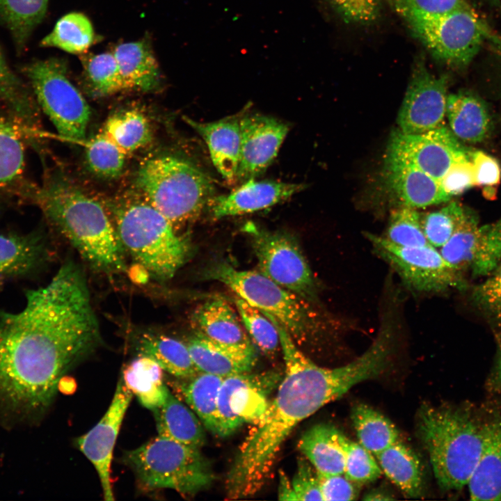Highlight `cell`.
Listing matches in <instances>:
<instances>
[{
    "mask_svg": "<svg viewBox=\"0 0 501 501\" xmlns=\"http://www.w3.org/2000/svg\"><path fill=\"white\" fill-rule=\"evenodd\" d=\"M101 132L127 155L149 144L152 136L147 117L134 109L113 113L106 119Z\"/></svg>",
    "mask_w": 501,
    "mask_h": 501,
    "instance_id": "74e56055",
    "label": "cell"
},
{
    "mask_svg": "<svg viewBox=\"0 0 501 501\" xmlns=\"http://www.w3.org/2000/svg\"><path fill=\"white\" fill-rule=\"evenodd\" d=\"M383 237L401 246L430 245L422 228L421 214L416 209L403 205L391 212Z\"/></svg>",
    "mask_w": 501,
    "mask_h": 501,
    "instance_id": "ee69618b",
    "label": "cell"
},
{
    "mask_svg": "<svg viewBox=\"0 0 501 501\" xmlns=\"http://www.w3.org/2000/svg\"><path fill=\"white\" fill-rule=\"evenodd\" d=\"M224 377L198 372L174 383L188 406L196 414L202 424L216 434V411L218 390Z\"/></svg>",
    "mask_w": 501,
    "mask_h": 501,
    "instance_id": "e575fe53",
    "label": "cell"
},
{
    "mask_svg": "<svg viewBox=\"0 0 501 501\" xmlns=\"http://www.w3.org/2000/svg\"><path fill=\"white\" fill-rule=\"evenodd\" d=\"M204 276L225 285L238 297L274 317L294 340H305L318 328L315 315L302 298L259 271L239 270L222 261L207 267Z\"/></svg>",
    "mask_w": 501,
    "mask_h": 501,
    "instance_id": "9c48e42d",
    "label": "cell"
},
{
    "mask_svg": "<svg viewBox=\"0 0 501 501\" xmlns=\"http://www.w3.org/2000/svg\"><path fill=\"white\" fill-rule=\"evenodd\" d=\"M440 248L443 258L461 272L488 276L501 261V216L480 225L476 214L467 208L452 236Z\"/></svg>",
    "mask_w": 501,
    "mask_h": 501,
    "instance_id": "5bb4252c",
    "label": "cell"
},
{
    "mask_svg": "<svg viewBox=\"0 0 501 501\" xmlns=\"http://www.w3.org/2000/svg\"><path fill=\"white\" fill-rule=\"evenodd\" d=\"M29 129L0 105V193L27 198L33 184L25 180L24 134Z\"/></svg>",
    "mask_w": 501,
    "mask_h": 501,
    "instance_id": "7402d4cb",
    "label": "cell"
},
{
    "mask_svg": "<svg viewBox=\"0 0 501 501\" xmlns=\"http://www.w3.org/2000/svg\"><path fill=\"white\" fill-rule=\"evenodd\" d=\"M35 100L64 139L84 143L90 122V106L67 75L65 61L51 57L19 67Z\"/></svg>",
    "mask_w": 501,
    "mask_h": 501,
    "instance_id": "ba28073f",
    "label": "cell"
},
{
    "mask_svg": "<svg viewBox=\"0 0 501 501\" xmlns=\"http://www.w3.org/2000/svg\"><path fill=\"white\" fill-rule=\"evenodd\" d=\"M196 333L225 347L256 352L237 314L222 299H214L198 306L191 316Z\"/></svg>",
    "mask_w": 501,
    "mask_h": 501,
    "instance_id": "603a6c76",
    "label": "cell"
},
{
    "mask_svg": "<svg viewBox=\"0 0 501 501\" xmlns=\"http://www.w3.org/2000/svg\"><path fill=\"white\" fill-rule=\"evenodd\" d=\"M470 157L474 167L475 185L491 187L499 184L501 168L494 157L481 150L471 152Z\"/></svg>",
    "mask_w": 501,
    "mask_h": 501,
    "instance_id": "f5cc1de1",
    "label": "cell"
},
{
    "mask_svg": "<svg viewBox=\"0 0 501 501\" xmlns=\"http://www.w3.org/2000/svg\"><path fill=\"white\" fill-rule=\"evenodd\" d=\"M84 72L95 95L106 97L125 90L113 53L93 55L84 63Z\"/></svg>",
    "mask_w": 501,
    "mask_h": 501,
    "instance_id": "7bdbcfd3",
    "label": "cell"
},
{
    "mask_svg": "<svg viewBox=\"0 0 501 501\" xmlns=\"http://www.w3.org/2000/svg\"><path fill=\"white\" fill-rule=\"evenodd\" d=\"M0 103L26 128H38V107L25 79L10 66L0 45Z\"/></svg>",
    "mask_w": 501,
    "mask_h": 501,
    "instance_id": "d6a6232c",
    "label": "cell"
},
{
    "mask_svg": "<svg viewBox=\"0 0 501 501\" xmlns=\"http://www.w3.org/2000/svg\"><path fill=\"white\" fill-rule=\"evenodd\" d=\"M334 435L344 455V474L347 478L361 485L374 482L381 476L382 470L372 453L336 428Z\"/></svg>",
    "mask_w": 501,
    "mask_h": 501,
    "instance_id": "60d3db41",
    "label": "cell"
},
{
    "mask_svg": "<svg viewBox=\"0 0 501 501\" xmlns=\"http://www.w3.org/2000/svg\"><path fill=\"white\" fill-rule=\"evenodd\" d=\"M318 476L324 501L354 500L358 498V485L347 478L344 474L331 475L318 474Z\"/></svg>",
    "mask_w": 501,
    "mask_h": 501,
    "instance_id": "816d5d0a",
    "label": "cell"
},
{
    "mask_svg": "<svg viewBox=\"0 0 501 501\" xmlns=\"http://www.w3.org/2000/svg\"><path fill=\"white\" fill-rule=\"evenodd\" d=\"M241 114L207 122L182 116L184 122L203 139L215 168L229 182L237 180L241 152Z\"/></svg>",
    "mask_w": 501,
    "mask_h": 501,
    "instance_id": "44dd1931",
    "label": "cell"
},
{
    "mask_svg": "<svg viewBox=\"0 0 501 501\" xmlns=\"http://www.w3.org/2000/svg\"><path fill=\"white\" fill-rule=\"evenodd\" d=\"M404 20L436 59L452 67L467 65L491 34L470 7Z\"/></svg>",
    "mask_w": 501,
    "mask_h": 501,
    "instance_id": "30bf717a",
    "label": "cell"
},
{
    "mask_svg": "<svg viewBox=\"0 0 501 501\" xmlns=\"http://www.w3.org/2000/svg\"><path fill=\"white\" fill-rule=\"evenodd\" d=\"M234 302L241 323L253 343L270 357L281 351L278 328L270 318L238 296Z\"/></svg>",
    "mask_w": 501,
    "mask_h": 501,
    "instance_id": "ab89813d",
    "label": "cell"
},
{
    "mask_svg": "<svg viewBox=\"0 0 501 501\" xmlns=\"http://www.w3.org/2000/svg\"><path fill=\"white\" fill-rule=\"evenodd\" d=\"M152 411L159 436L193 448L200 449L204 445L202 423L169 389L162 404Z\"/></svg>",
    "mask_w": 501,
    "mask_h": 501,
    "instance_id": "4316f807",
    "label": "cell"
},
{
    "mask_svg": "<svg viewBox=\"0 0 501 501\" xmlns=\"http://www.w3.org/2000/svg\"><path fill=\"white\" fill-rule=\"evenodd\" d=\"M447 81L427 69L423 62L415 66L397 122L405 134H422L443 125L446 113Z\"/></svg>",
    "mask_w": 501,
    "mask_h": 501,
    "instance_id": "2e32d148",
    "label": "cell"
},
{
    "mask_svg": "<svg viewBox=\"0 0 501 501\" xmlns=\"http://www.w3.org/2000/svg\"><path fill=\"white\" fill-rule=\"evenodd\" d=\"M386 477L405 495H423L424 477L421 462L415 453L401 440L375 455Z\"/></svg>",
    "mask_w": 501,
    "mask_h": 501,
    "instance_id": "4dcf8cb0",
    "label": "cell"
},
{
    "mask_svg": "<svg viewBox=\"0 0 501 501\" xmlns=\"http://www.w3.org/2000/svg\"><path fill=\"white\" fill-rule=\"evenodd\" d=\"M470 152L443 124L422 134L395 130L390 136L387 156L411 164L440 181L453 163L470 157Z\"/></svg>",
    "mask_w": 501,
    "mask_h": 501,
    "instance_id": "9a60e30c",
    "label": "cell"
},
{
    "mask_svg": "<svg viewBox=\"0 0 501 501\" xmlns=\"http://www.w3.org/2000/svg\"><path fill=\"white\" fill-rule=\"evenodd\" d=\"M386 491L381 489H374L365 495L363 500H393L394 498Z\"/></svg>",
    "mask_w": 501,
    "mask_h": 501,
    "instance_id": "11a10c76",
    "label": "cell"
},
{
    "mask_svg": "<svg viewBox=\"0 0 501 501\" xmlns=\"http://www.w3.org/2000/svg\"><path fill=\"white\" fill-rule=\"evenodd\" d=\"M134 184L139 197L177 230L200 215L215 191L207 173L187 159L171 153L145 159L136 172Z\"/></svg>",
    "mask_w": 501,
    "mask_h": 501,
    "instance_id": "8992f818",
    "label": "cell"
},
{
    "mask_svg": "<svg viewBox=\"0 0 501 501\" xmlns=\"http://www.w3.org/2000/svg\"><path fill=\"white\" fill-rule=\"evenodd\" d=\"M28 199L93 270L108 275L126 271L125 251L100 202L56 174L33 185Z\"/></svg>",
    "mask_w": 501,
    "mask_h": 501,
    "instance_id": "3957f363",
    "label": "cell"
},
{
    "mask_svg": "<svg viewBox=\"0 0 501 501\" xmlns=\"http://www.w3.org/2000/svg\"><path fill=\"white\" fill-rule=\"evenodd\" d=\"M304 188L302 184L252 178L229 193L214 196L209 206L216 219L244 215L286 200Z\"/></svg>",
    "mask_w": 501,
    "mask_h": 501,
    "instance_id": "d6986e66",
    "label": "cell"
},
{
    "mask_svg": "<svg viewBox=\"0 0 501 501\" xmlns=\"http://www.w3.org/2000/svg\"><path fill=\"white\" fill-rule=\"evenodd\" d=\"M125 90L152 92L159 88L161 74L150 45L144 40L122 43L113 51Z\"/></svg>",
    "mask_w": 501,
    "mask_h": 501,
    "instance_id": "83f0119b",
    "label": "cell"
},
{
    "mask_svg": "<svg viewBox=\"0 0 501 501\" xmlns=\"http://www.w3.org/2000/svg\"><path fill=\"white\" fill-rule=\"evenodd\" d=\"M264 314L278 328L285 372L275 397L253 423L227 474L230 499L251 496L262 488L283 442L299 423L354 385L379 376L388 367L384 353L374 345L343 366H319L298 348L283 324Z\"/></svg>",
    "mask_w": 501,
    "mask_h": 501,
    "instance_id": "7a4b0ae2",
    "label": "cell"
},
{
    "mask_svg": "<svg viewBox=\"0 0 501 501\" xmlns=\"http://www.w3.org/2000/svg\"><path fill=\"white\" fill-rule=\"evenodd\" d=\"M89 19L81 13H70L61 17L53 30L41 40L43 47H55L70 54L86 51L95 42Z\"/></svg>",
    "mask_w": 501,
    "mask_h": 501,
    "instance_id": "f35d334b",
    "label": "cell"
},
{
    "mask_svg": "<svg viewBox=\"0 0 501 501\" xmlns=\"http://www.w3.org/2000/svg\"><path fill=\"white\" fill-rule=\"evenodd\" d=\"M485 422L462 406L424 404L419 409L418 436L442 489L468 484L482 453Z\"/></svg>",
    "mask_w": 501,
    "mask_h": 501,
    "instance_id": "277c9868",
    "label": "cell"
},
{
    "mask_svg": "<svg viewBox=\"0 0 501 501\" xmlns=\"http://www.w3.org/2000/svg\"><path fill=\"white\" fill-rule=\"evenodd\" d=\"M19 312L0 311V405L43 411L65 373L102 344L86 276L65 262L45 286L26 292Z\"/></svg>",
    "mask_w": 501,
    "mask_h": 501,
    "instance_id": "6da1fadb",
    "label": "cell"
},
{
    "mask_svg": "<svg viewBox=\"0 0 501 501\" xmlns=\"http://www.w3.org/2000/svg\"><path fill=\"white\" fill-rule=\"evenodd\" d=\"M133 342L138 355L152 359L164 371L177 379L189 377L199 372L186 344L175 338L143 331L136 333Z\"/></svg>",
    "mask_w": 501,
    "mask_h": 501,
    "instance_id": "f1b7e54d",
    "label": "cell"
},
{
    "mask_svg": "<svg viewBox=\"0 0 501 501\" xmlns=\"http://www.w3.org/2000/svg\"><path fill=\"white\" fill-rule=\"evenodd\" d=\"M467 207L452 202L438 210L421 214V225L429 244L441 248L447 242L462 220Z\"/></svg>",
    "mask_w": 501,
    "mask_h": 501,
    "instance_id": "f6af8a7d",
    "label": "cell"
},
{
    "mask_svg": "<svg viewBox=\"0 0 501 501\" xmlns=\"http://www.w3.org/2000/svg\"><path fill=\"white\" fill-rule=\"evenodd\" d=\"M491 1L493 2H495V3L498 1V0H491Z\"/></svg>",
    "mask_w": 501,
    "mask_h": 501,
    "instance_id": "6f0895ef",
    "label": "cell"
},
{
    "mask_svg": "<svg viewBox=\"0 0 501 501\" xmlns=\"http://www.w3.org/2000/svg\"><path fill=\"white\" fill-rule=\"evenodd\" d=\"M132 397V392L127 388L121 378L104 415L95 426L77 440L79 450L91 462L97 471L104 498L106 501L115 500L111 477L113 452Z\"/></svg>",
    "mask_w": 501,
    "mask_h": 501,
    "instance_id": "e0dca14e",
    "label": "cell"
},
{
    "mask_svg": "<svg viewBox=\"0 0 501 501\" xmlns=\"http://www.w3.org/2000/svg\"><path fill=\"white\" fill-rule=\"evenodd\" d=\"M348 24L367 25L380 16L381 0H327Z\"/></svg>",
    "mask_w": 501,
    "mask_h": 501,
    "instance_id": "681fc988",
    "label": "cell"
},
{
    "mask_svg": "<svg viewBox=\"0 0 501 501\" xmlns=\"http://www.w3.org/2000/svg\"><path fill=\"white\" fill-rule=\"evenodd\" d=\"M486 277L473 289L472 301L485 317L501 326V261Z\"/></svg>",
    "mask_w": 501,
    "mask_h": 501,
    "instance_id": "7dc6e473",
    "label": "cell"
},
{
    "mask_svg": "<svg viewBox=\"0 0 501 501\" xmlns=\"http://www.w3.org/2000/svg\"><path fill=\"white\" fill-rule=\"evenodd\" d=\"M84 145L87 166L95 175L113 179L122 173L127 155L102 132Z\"/></svg>",
    "mask_w": 501,
    "mask_h": 501,
    "instance_id": "b9f144b4",
    "label": "cell"
},
{
    "mask_svg": "<svg viewBox=\"0 0 501 501\" xmlns=\"http://www.w3.org/2000/svg\"><path fill=\"white\" fill-rule=\"evenodd\" d=\"M403 19L413 16L440 15L469 8L466 0H387Z\"/></svg>",
    "mask_w": 501,
    "mask_h": 501,
    "instance_id": "c3c4849f",
    "label": "cell"
},
{
    "mask_svg": "<svg viewBox=\"0 0 501 501\" xmlns=\"http://www.w3.org/2000/svg\"><path fill=\"white\" fill-rule=\"evenodd\" d=\"M184 343L199 372L225 377L251 372L256 363V352L221 345L196 333Z\"/></svg>",
    "mask_w": 501,
    "mask_h": 501,
    "instance_id": "484cf974",
    "label": "cell"
},
{
    "mask_svg": "<svg viewBox=\"0 0 501 501\" xmlns=\"http://www.w3.org/2000/svg\"><path fill=\"white\" fill-rule=\"evenodd\" d=\"M440 182L450 196L461 194L475 186V172L471 157L453 163Z\"/></svg>",
    "mask_w": 501,
    "mask_h": 501,
    "instance_id": "f907efd6",
    "label": "cell"
},
{
    "mask_svg": "<svg viewBox=\"0 0 501 501\" xmlns=\"http://www.w3.org/2000/svg\"><path fill=\"white\" fill-rule=\"evenodd\" d=\"M140 484L147 489L168 488L194 495L214 479L209 461L193 448L157 436L124 455Z\"/></svg>",
    "mask_w": 501,
    "mask_h": 501,
    "instance_id": "52a82bcc",
    "label": "cell"
},
{
    "mask_svg": "<svg viewBox=\"0 0 501 501\" xmlns=\"http://www.w3.org/2000/svg\"><path fill=\"white\" fill-rule=\"evenodd\" d=\"M280 381V374L274 372L224 377L217 397L216 434L228 436L244 423L257 421L269 406L268 395Z\"/></svg>",
    "mask_w": 501,
    "mask_h": 501,
    "instance_id": "4fadbf2b",
    "label": "cell"
},
{
    "mask_svg": "<svg viewBox=\"0 0 501 501\" xmlns=\"http://www.w3.org/2000/svg\"><path fill=\"white\" fill-rule=\"evenodd\" d=\"M106 209L125 251L156 280L171 279L191 257L189 237L139 196L109 202Z\"/></svg>",
    "mask_w": 501,
    "mask_h": 501,
    "instance_id": "5b68a950",
    "label": "cell"
},
{
    "mask_svg": "<svg viewBox=\"0 0 501 501\" xmlns=\"http://www.w3.org/2000/svg\"><path fill=\"white\" fill-rule=\"evenodd\" d=\"M50 257L47 239L39 230L0 233V291L8 281L36 273Z\"/></svg>",
    "mask_w": 501,
    "mask_h": 501,
    "instance_id": "ffe728a7",
    "label": "cell"
},
{
    "mask_svg": "<svg viewBox=\"0 0 501 501\" xmlns=\"http://www.w3.org/2000/svg\"><path fill=\"white\" fill-rule=\"evenodd\" d=\"M386 178L401 205L424 208L452 198L440 181L406 161L387 156Z\"/></svg>",
    "mask_w": 501,
    "mask_h": 501,
    "instance_id": "cb8c5ba5",
    "label": "cell"
},
{
    "mask_svg": "<svg viewBox=\"0 0 501 501\" xmlns=\"http://www.w3.org/2000/svg\"><path fill=\"white\" fill-rule=\"evenodd\" d=\"M498 352L491 383L501 391V336L498 338Z\"/></svg>",
    "mask_w": 501,
    "mask_h": 501,
    "instance_id": "db71d44e",
    "label": "cell"
},
{
    "mask_svg": "<svg viewBox=\"0 0 501 501\" xmlns=\"http://www.w3.org/2000/svg\"><path fill=\"white\" fill-rule=\"evenodd\" d=\"M244 229L251 239L260 272L304 300L317 298L313 273L292 235L269 230L252 222Z\"/></svg>",
    "mask_w": 501,
    "mask_h": 501,
    "instance_id": "8fae6325",
    "label": "cell"
},
{
    "mask_svg": "<svg viewBox=\"0 0 501 501\" xmlns=\"http://www.w3.org/2000/svg\"><path fill=\"white\" fill-rule=\"evenodd\" d=\"M283 500H323L319 488V476L306 459L298 461L297 470L285 483L281 491Z\"/></svg>",
    "mask_w": 501,
    "mask_h": 501,
    "instance_id": "bcb514c9",
    "label": "cell"
},
{
    "mask_svg": "<svg viewBox=\"0 0 501 501\" xmlns=\"http://www.w3.org/2000/svg\"><path fill=\"white\" fill-rule=\"evenodd\" d=\"M351 419L358 443L374 456L400 440L395 425L367 404L360 403L353 406Z\"/></svg>",
    "mask_w": 501,
    "mask_h": 501,
    "instance_id": "8d00e7d4",
    "label": "cell"
},
{
    "mask_svg": "<svg viewBox=\"0 0 501 501\" xmlns=\"http://www.w3.org/2000/svg\"><path fill=\"white\" fill-rule=\"evenodd\" d=\"M488 40L491 42V45H493L494 49L498 52L501 61V37L495 36L491 34Z\"/></svg>",
    "mask_w": 501,
    "mask_h": 501,
    "instance_id": "9f6ffc18",
    "label": "cell"
},
{
    "mask_svg": "<svg viewBox=\"0 0 501 501\" xmlns=\"http://www.w3.org/2000/svg\"><path fill=\"white\" fill-rule=\"evenodd\" d=\"M374 252L388 262L411 289L424 293L463 289V272L449 264L436 248L431 246H401L383 236L367 232Z\"/></svg>",
    "mask_w": 501,
    "mask_h": 501,
    "instance_id": "7c38bea8",
    "label": "cell"
},
{
    "mask_svg": "<svg viewBox=\"0 0 501 501\" xmlns=\"http://www.w3.org/2000/svg\"><path fill=\"white\" fill-rule=\"evenodd\" d=\"M335 427L326 423L317 424L301 437L298 448L321 475L344 474L343 453L335 438Z\"/></svg>",
    "mask_w": 501,
    "mask_h": 501,
    "instance_id": "1f68e13d",
    "label": "cell"
},
{
    "mask_svg": "<svg viewBox=\"0 0 501 501\" xmlns=\"http://www.w3.org/2000/svg\"><path fill=\"white\" fill-rule=\"evenodd\" d=\"M467 485L472 500H501V417L486 420L482 453Z\"/></svg>",
    "mask_w": 501,
    "mask_h": 501,
    "instance_id": "d4e9b609",
    "label": "cell"
},
{
    "mask_svg": "<svg viewBox=\"0 0 501 501\" xmlns=\"http://www.w3.org/2000/svg\"><path fill=\"white\" fill-rule=\"evenodd\" d=\"M49 0H0V24L10 35L16 53L25 51L31 36L42 22Z\"/></svg>",
    "mask_w": 501,
    "mask_h": 501,
    "instance_id": "836d02e7",
    "label": "cell"
},
{
    "mask_svg": "<svg viewBox=\"0 0 501 501\" xmlns=\"http://www.w3.org/2000/svg\"><path fill=\"white\" fill-rule=\"evenodd\" d=\"M241 152L237 180L244 182L263 174L285 139L289 124L261 113H244L240 118Z\"/></svg>",
    "mask_w": 501,
    "mask_h": 501,
    "instance_id": "ac0fdd59",
    "label": "cell"
},
{
    "mask_svg": "<svg viewBox=\"0 0 501 501\" xmlns=\"http://www.w3.org/2000/svg\"><path fill=\"white\" fill-rule=\"evenodd\" d=\"M445 114L450 130L463 141L481 142L489 133L491 120L488 109L473 95L458 93L447 95Z\"/></svg>",
    "mask_w": 501,
    "mask_h": 501,
    "instance_id": "f546056e",
    "label": "cell"
},
{
    "mask_svg": "<svg viewBox=\"0 0 501 501\" xmlns=\"http://www.w3.org/2000/svg\"><path fill=\"white\" fill-rule=\"evenodd\" d=\"M163 372L152 359L138 355L123 369L122 379L140 403L152 411L162 404L168 390Z\"/></svg>",
    "mask_w": 501,
    "mask_h": 501,
    "instance_id": "d590c367",
    "label": "cell"
}]
</instances>
